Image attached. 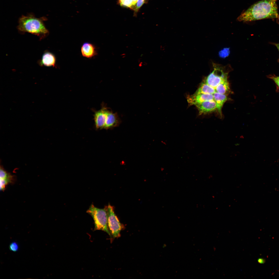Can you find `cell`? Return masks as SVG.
<instances>
[{
    "label": "cell",
    "instance_id": "13",
    "mask_svg": "<svg viewBox=\"0 0 279 279\" xmlns=\"http://www.w3.org/2000/svg\"><path fill=\"white\" fill-rule=\"evenodd\" d=\"M214 100L216 105V107L219 113L221 114V109L224 103L227 100L226 95L221 94L216 92L213 94Z\"/></svg>",
    "mask_w": 279,
    "mask_h": 279
},
{
    "label": "cell",
    "instance_id": "21",
    "mask_svg": "<svg viewBox=\"0 0 279 279\" xmlns=\"http://www.w3.org/2000/svg\"><path fill=\"white\" fill-rule=\"evenodd\" d=\"M138 0H132L133 7L135 6Z\"/></svg>",
    "mask_w": 279,
    "mask_h": 279
},
{
    "label": "cell",
    "instance_id": "7",
    "mask_svg": "<svg viewBox=\"0 0 279 279\" xmlns=\"http://www.w3.org/2000/svg\"><path fill=\"white\" fill-rule=\"evenodd\" d=\"M16 180L14 175L7 172L1 165L0 169V190L4 191L9 184L13 183Z\"/></svg>",
    "mask_w": 279,
    "mask_h": 279
},
{
    "label": "cell",
    "instance_id": "19",
    "mask_svg": "<svg viewBox=\"0 0 279 279\" xmlns=\"http://www.w3.org/2000/svg\"><path fill=\"white\" fill-rule=\"evenodd\" d=\"M145 0H138L136 6L134 8V10L137 12L140 7L145 3Z\"/></svg>",
    "mask_w": 279,
    "mask_h": 279
},
{
    "label": "cell",
    "instance_id": "1",
    "mask_svg": "<svg viewBox=\"0 0 279 279\" xmlns=\"http://www.w3.org/2000/svg\"><path fill=\"white\" fill-rule=\"evenodd\" d=\"M277 0H262L254 4L237 18L239 21H250L265 19H279Z\"/></svg>",
    "mask_w": 279,
    "mask_h": 279
},
{
    "label": "cell",
    "instance_id": "15",
    "mask_svg": "<svg viewBox=\"0 0 279 279\" xmlns=\"http://www.w3.org/2000/svg\"><path fill=\"white\" fill-rule=\"evenodd\" d=\"M227 77H225L216 87L215 89L216 92L226 95L229 91V87Z\"/></svg>",
    "mask_w": 279,
    "mask_h": 279
},
{
    "label": "cell",
    "instance_id": "5",
    "mask_svg": "<svg viewBox=\"0 0 279 279\" xmlns=\"http://www.w3.org/2000/svg\"><path fill=\"white\" fill-rule=\"evenodd\" d=\"M107 225L109 231L114 237H119L120 236L122 225L114 212L113 207L109 204L107 207Z\"/></svg>",
    "mask_w": 279,
    "mask_h": 279
},
{
    "label": "cell",
    "instance_id": "9",
    "mask_svg": "<svg viewBox=\"0 0 279 279\" xmlns=\"http://www.w3.org/2000/svg\"><path fill=\"white\" fill-rule=\"evenodd\" d=\"M195 106L200 115L211 113L216 109V104L214 100L204 102Z\"/></svg>",
    "mask_w": 279,
    "mask_h": 279
},
{
    "label": "cell",
    "instance_id": "10",
    "mask_svg": "<svg viewBox=\"0 0 279 279\" xmlns=\"http://www.w3.org/2000/svg\"><path fill=\"white\" fill-rule=\"evenodd\" d=\"M81 51L83 56L89 58L93 57L97 54L95 46L89 42L85 43L83 44L81 47Z\"/></svg>",
    "mask_w": 279,
    "mask_h": 279
},
{
    "label": "cell",
    "instance_id": "20",
    "mask_svg": "<svg viewBox=\"0 0 279 279\" xmlns=\"http://www.w3.org/2000/svg\"><path fill=\"white\" fill-rule=\"evenodd\" d=\"M229 50L228 49H225L219 52L220 56L221 57H226L229 55Z\"/></svg>",
    "mask_w": 279,
    "mask_h": 279
},
{
    "label": "cell",
    "instance_id": "18",
    "mask_svg": "<svg viewBox=\"0 0 279 279\" xmlns=\"http://www.w3.org/2000/svg\"><path fill=\"white\" fill-rule=\"evenodd\" d=\"M268 77L272 80L279 87V76H276L275 75H269L268 76Z\"/></svg>",
    "mask_w": 279,
    "mask_h": 279
},
{
    "label": "cell",
    "instance_id": "17",
    "mask_svg": "<svg viewBox=\"0 0 279 279\" xmlns=\"http://www.w3.org/2000/svg\"><path fill=\"white\" fill-rule=\"evenodd\" d=\"M9 248L10 251L16 252L18 250L19 245L17 242H13L11 243L9 245Z\"/></svg>",
    "mask_w": 279,
    "mask_h": 279
},
{
    "label": "cell",
    "instance_id": "22",
    "mask_svg": "<svg viewBox=\"0 0 279 279\" xmlns=\"http://www.w3.org/2000/svg\"><path fill=\"white\" fill-rule=\"evenodd\" d=\"M275 45L276 46L279 52V43L275 44ZM278 60L279 62V59Z\"/></svg>",
    "mask_w": 279,
    "mask_h": 279
},
{
    "label": "cell",
    "instance_id": "6",
    "mask_svg": "<svg viewBox=\"0 0 279 279\" xmlns=\"http://www.w3.org/2000/svg\"><path fill=\"white\" fill-rule=\"evenodd\" d=\"M187 99L190 105L195 106L204 102L214 100L213 94L204 93H195L192 95L188 96Z\"/></svg>",
    "mask_w": 279,
    "mask_h": 279
},
{
    "label": "cell",
    "instance_id": "8",
    "mask_svg": "<svg viewBox=\"0 0 279 279\" xmlns=\"http://www.w3.org/2000/svg\"><path fill=\"white\" fill-rule=\"evenodd\" d=\"M107 110L106 108L103 107L99 110L95 112L94 119L96 128H104Z\"/></svg>",
    "mask_w": 279,
    "mask_h": 279
},
{
    "label": "cell",
    "instance_id": "4",
    "mask_svg": "<svg viewBox=\"0 0 279 279\" xmlns=\"http://www.w3.org/2000/svg\"><path fill=\"white\" fill-rule=\"evenodd\" d=\"M213 70L206 78L205 81L207 84L215 89L226 77L228 76V72L226 70L227 66L213 63Z\"/></svg>",
    "mask_w": 279,
    "mask_h": 279
},
{
    "label": "cell",
    "instance_id": "2",
    "mask_svg": "<svg viewBox=\"0 0 279 279\" xmlns=\"http://www.w3.org/2000/svg\"><path fill=\"white\" fill-rule=\"evenodd\" d=\"M44 19L31 15L22 16L19 19L18 29L21 33H31L42 39L49 34V31L43 22Z\"/></svg>",
    "mask_w": 279,
    "mask_h": 279
},
{
    "label": "cell",
    "instance_id": "3",
    "mask_svg": "<svg viewBox=\"0 0 279 279\" xmlns=\"http://www.w3.org/2000/svg\"><path fill=\"white\" fill-rule=\"evenodd\" d=\"M92 218L94 223L95 230L103 231L110 236L111 234L107 225V207L101 209L95 207L92 204L86 212Z\"/></svg>",
    "mask_w": 279,
    "mask_h": 279
},
{
    "label": "cell",
    "instance_id": "16",
    "mask_svg": "<svg viewBox=\"0 0 279 279\" xmlns=\"http://www.w3.org/2000/svg\"><path fill=\"white\" fill-rule=\"evenodd\" d=\"M119 3L121 6L133 8L132 0H119Z\"/></svg>",
    "mask_w": 279,
    "mask_h": 279
},
{
    "label": "cell",
    "instance_id": "11",
    "mask_svg": "<svg viewBox=\"0 0 279 279\" xmlns=\"http://www.w3.org/2000/svg\"><path fill=\"white\" fill-rule=\"evenodd\" d=\"M56 61L55 55L47 51L44 53L41 60L39 62L41 66L54 67L55 65Z\"/></svg>",
    "mask_w": 279,
    "mask_h": 279
},
{
    "label": "cell",
    "instance_id": "14",
    "mask_svg": "<svg viewBox=\"0 0 279 279\" xmlns=\"http://www.w3.org/2000/svg\"><path fill=\"white\" fill-rule=\"evenodd\" d=\"M216 92L215 89L207 84L204 81L202 83L195 93L213 94Z\"/></svg>",
    "mask_w": 279,
    "mask_h": 279
},
{
    "label": "cell",
    "instance_id": "12",
    "mask_svg": "<svg viewBox=\"0 0 279 279\" xmlns=\"http://www.w3.org/2000/svg\"><path fill=\"white\" fill-rule=\"evenodd\" d=\"M119 120L116 114L108 110L104 128L109 129L117 126Z\"/></svg>",
    "mask_w": 279,
    "mask_h": 279
}]
</instances>
